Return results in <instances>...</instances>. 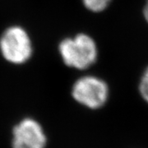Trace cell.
Instances as JSON below:
<instances>
[{
  "mask_svg": "<svg viewBox=\"0 0 148 148\" xmlns=\"http://www.w3.org/2000/svg\"><path fill=\"white\" fill-rule=\"evenodd\" d=\"M57 49L63 64L69 69L79 71L92 67L99 55L95 40L84 32L63 38L58 42Z\"/></svg>",
  "mask_w": 148,
  "mask_h": 148,
  "instance_id": "6da1fadb",
  "label": "cell"
},
{
  "mask_svg": "<svg viewBox=\"0 0 148 148\" xmlns=\"http://www.w3.org/2000/svg\"><path fill=\"white\" fill-rule=\"evenodd\" d=\"M34 43L26 27L12 24L0 34V55L8 64L21 66L29 63L34 55Z\"/></svg>",
  "mask_w": 148,
  "mask_h": 148,
  "instance_id": "7a4b0ae2",
  "label": "cell"
},
{
  "mask_svg": "<svg viewBox=\"0 0 148 148\" xmlns=\"http://www.w3.org/2000/svg\"><path fill=\"white\" fill-rule=\"evenodd\" d=\"M71 95L80 106L90 110H99L108 103L110 89L104 79L95 75H84L73 82Z\"/></svg>",
  "mask_w": 148,
  "mask_h": 148,
  "instance_id": "3957f363",
  "label": "cell"
},
{
  "mask_svg": "<svg viewBox=\"0 0 148 148\" xmlns=\"http://www.w3.org/2000/svg\"><path fill=\"white\" fill-rule=\"evenodd\" d=\"M12 148H45L47 138L40 124L32 119L21 120L12 131Z\"/></svg>",
  "mask_w": 148,
  "mask_h": 148,
  "instance_id": "277c9868",
  "label": "cell"
},
{
  "mask_svg": "<svg viewBox=\"0 0 148 148\" xmlns=\"http://www.w3.org/2000/svg\"><path fill=\"white\" fill-rule=\"evenodd\" d=\"M85 8L93 13H100L110 6L112 0H82Z\"/></svg>",
  "mask_w": 148,
  "mask_h": 148,
  "instance_id": "5b68a950",
  "label": "cell"
},
{
  "mask_svg": "<svg viewBox=\"0 0 148 148\" xmlns=\"http://www.w3.org/2000/svg\"><path fill=\"white\" fill-rule=\"evenodd\" d=\"M138 89L140 96L148 106V66L144 69L140 77Z\"/></svg>",
  "mask_w": 148,
  "mask_h": 148,
  "instance_id": "8992f818",
  "label": "cell"
},
{
  "mask_svg": "<svg viewBox=\"0 0 148 148\" xmlns=\"http://www.w3.org/2000/svg\"><path fill=\"white\" fill-rule=\"evenodd\" d=\"M143 16H144L145 20L148 23V0L146 1L144 8H143Z\"/></svg>",
  "mask_w": 148,
  "mask_h": 148,
  "instance_id": "52a82bcc",
  "label": "cell"
}]
</instances>
